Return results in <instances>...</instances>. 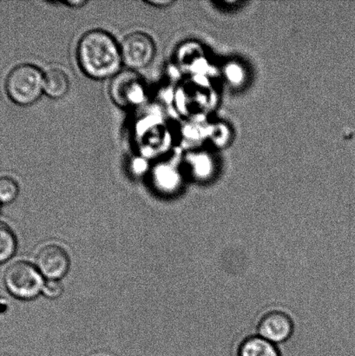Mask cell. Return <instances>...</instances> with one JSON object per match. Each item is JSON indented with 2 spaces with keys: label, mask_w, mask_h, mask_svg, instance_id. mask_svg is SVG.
I'll list each match as a JSON object with an SVG mask.
<instances>
[{
  "label": "cell",
  "mask_w": 355,
  "mask_h": 356,
  "mask_svg": "<svg viewBox=\"0 0 355 356\" xmlns=\"http://www.w3.org/2000/svg\"><path fill=\"white\" fill-rule=\"evenodd\" d=\"M69 79L63 70L49 69L44 72V94L51 99H61L69 90Z\"/></svg>",
  "instance_id": "cell-8"
},
{
  "label": "cell",
  "mask_w": 355,
  "mask_h": 356,
  "mask_svg": "<svg viewBox=\"0 0 355 356\" xmlns=\"http://www.w3.org/2000/svg\"><path fill=\"white\" fill-rule=\"evenodd\" d=\"M64 288L59 280H47L44 282L42 293L50 299H57L63 294Z\"/></svg>",
  "instance_id": "cell-12"
},
{
  "label": "cell",
  "mask_w": 355,
  "mask_h": 356,
  "mask_svg": "<svg viewBox=\"0 0 355 356\" xmlns=\"http://www.w3.org/2000/svg\"><path fill=\"white\" fill-rule=\"evenodd\" d=\"M19 186L12 177H0V204H12L19 197Z\"/></svg>",
  "instance_id": "cell-11"
},
{
  "label": "cell",
  "mask_w": 355,
  "mask_h": 356,
  "mask_svg": "<svg viewBox=\"0 0 355 356\" xmlns=\"http://www.w3.org/2000/svg\"><path fill=\"white\" fill-rule=\"evenodd\" d=\"M38 271L47 280H60L69 270V254L58 244H48L38 251L36 256Z\"/></svg>",
  "instance_id": "cell-6"
},
{
  "label": "cell",
  "mask_w": 355,
  "mask_h": 356,
  "mask_svg": "<svg viewBox=\"0 0 355 356\" xmlns=\"http://www.w3.org/2000/svg\"><path fill=\"white\" fill-rule=\"evenodd\" d=\"M293 331V321L281 312L266 314L258 324V336L274 344L285 343L290 339Z\"/></svg>",
  "instance_id": "cell-7"
},
{
  "label": "cell",
  "mask_w": 355,
  "mask_h": 356,
  "mask_svg": "<svg viewBox=\"0 0 355 356\" xmlns=\"http://www.w3.org/2000/svg\"><path fill=\"white\" fill-rule=\"evenodd\" d=\"M65 6L69 7V8H81V7L85 6L87 3H89L86 0H75V1H72V0H69V1L63 2Z\"/></svg>",
  "instance_id": "cell-14"
},
{
  "label": "cell",
  "mask_w": 355,
  "mask_h": 356,
  "mask_svg": "<svg viewBox=\"0 0 355 356\" xmlns=\"http://www.w3.org/2000/svg\"><path fill=\"white\" fill-rule=\"evenodd\" d=\"M0 206H1V204H0Z\"/></svg>",
  "instance_id": "cell-15"
},
{
  "label": "cell",
  "mask_w": 355,
  "mask_h": 356,
  "mask_svg": "<svg viewBox=\"0 0 355 356\" xmlns=\"http://www.w3.org/2000/svg\"><path fill=\"white\" fill-rule=\"evenodd\" d=\"M5 86L7 96L17 106H33L44 94V72L33 65H17L7 75Z\"/></svg>",
  "instance_id": "cell-2"
},
{
  "label": "cell",
  "mask_w": 355,
  "mask_h": 356,
  "mask_svg": "<svg viewBox=\"0 0 355 356\" xmlns=\"http://www.w3.org/2000/svg\"><path fill=\"white\" fill-rule=\"evenodd\" d=\"M238 356H281V354L276 344L256 336L242 341Z\"/></svg>",
  "instance_id": "cell-9"
},
{
  "label": "cell",
  "mask_w": 355,
  "mask_h": 356,
  "mask_svg": "<svg viewBox=\"0 0 355 356\" xmlns=\"http://www.w3.org/2000/svg\"><path fill=\"white\" fill-rule=\"evenodd\" d=\"M145 2L147 5L156 7V8H165L174 3L170 0H147Z\"/></svg>",
  "instance_id": "cell-13"
},
{
  "label": "cell",
  "mask_w": 355,
  "mask_h": 356,
  "mask_svg": "<svg viewBox=\"0 0 355 356\" xmlns=\"http://www.w3.org/2000/svg\"><path fill=\"white\" fill-rule=\"evenodd\" d=\"M76 59L82 72L90 79H113L123 66L118 44L113 35L100 29L87 31L76 47Z\"/></svg>",
  "instance_id": "cell-1"
},
{
  "label": "cell",
  "mask_w": 355,
  "mask_h": 356,
  "mask_svg": "<svg viewBox=\"0 0 355 356\" xmlns=\"http://www.w3.org/2000/svg\"><path fill=\"white\" fill-rule=\"evenodd\" d=\"M109 94L116 106L123 109L140 106L147 97L144 80L138 72L129 69L111 79Z\"/></svg>",
  "instance_id": "cell-4"
},
{
  "label": "cell",
  "mask_w": 355,
  "mask_h": 356,
  "mask_svg": "<svg viewBox=\"0 0 355 356\" xmlns=\"http://www.w3.org/2000/svg\"><path fill=\"white\" fill-rule=\"evenodd\" d=\"M123 65L131 71L145 69L154 60L156 47L147 33L134 31L128 34L120 44Z\"/></svg>",
  "instance_id": "cell-5"
},
{
  "label": "cell",
  "mask_w": 355,
  "mask_h": 356,
  "mask_svg": "<svg viewBox=\"0 0 355 356\" xmlns=\"http://www.w3.org/2000/svg\"><path fill=\"white\" fill-rule=\"evenodd\" d=\"M17 248V241L13 230L0 221V264L8 261L15 254Z\"/></svg>",
  "instance_id": "cell-10"
},
{
  "label": "cell",
  "mask_w": 355,
  "mask_h": 356,
  "mask_svg": "<svg viewBox=\"0 0 355 356\" xmlns=\"http://www.w3.org/2000/svg\"><path fill=\"white\" fill-rule=\"evenodd\" d=\"M3 284L14 298L33 300L42 293L44 280L36 266L26 261L9 265L3 273Z\"/></svg>",
  "instance_id": "cell-3"
}]
</instances>
